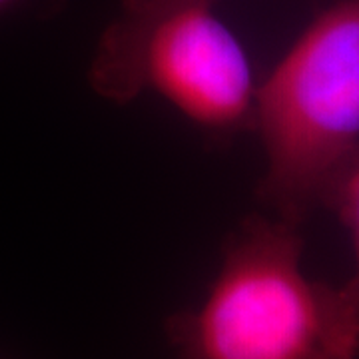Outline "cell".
I'll return each instance as SVG.
<instances>
[{
    "label": "cell",
    "instance_id": "6da1fadb",
    "mask_svg": "<svg viewBox=\"0 0 359 359\" xmlns=\"http://www.w3.org/2000/svg\"><path fill=\"white\" fill-rule=\"evenodd\" d=\"M299 226L250 216L230 231L202 299L166 321L174 359H359L339 287L302 268Z\"/></svg>",
    "mask_w": 359,
    "mask_h": 359
},
{
    "label": "cell",
    "instance_id": "7a4b0ae2",
    "mask_svg": "<svg viewBox=\"0 0 359 359\" xmlns=\"http://www.w3.org/2000/svg\"><path fill=\"white\" fill-rule=\"evenodd\" d=\"M266 156L257 196L302 226L359 148V0H339L257 84L254 126Z\"/></svg>",
    "mask_w": 359,
    "mask_h": 359
},
{
    "label": "cell",
    "instance_id": "3957f363",
    "mask_svg": "<svg viewBox=\"0 0 359 359\" xmlns=\"http://www.w3.org/2000/svg\"><path fill=\"white\" fill-rule=\"evenodd\" d=\"M88 84L116 104L158 96L210 136L254 126L252 62L214 0H122L90 60Z\"/></svg>",
    "mask_w": 359,
    "mask_h": 359
},
{
    "label": "cell",
    "instance_id": "277c9868",
    "mask_svg": "<svg viewBox=\"0 0 359 359\" xmlns=\"http://www.w3.org/2000/svg\"><path fill=\"white\" fill-rule=\"evenodd\" d=\"M321 205L335 212L351 240L353 273L344 285H339V290L359 323V148L332 176L321 196Z\"/></svg>",
    "mask_w": 359,
    "mask_h": 359
},
{
    "label": "cell",
    "instance_id": "5b68a950",
    "mask_svg": "<svg viewBox=\"0 0 359 359\" xmlns=\"http://www.w3.org/2000/svg\"><path fill=\"white\" fill-rule=\"evenodd\" d=\"M25 0H0V16H4L6 13H11L14 8H18Z\"/></svg>",
    "mask_w": 359,
    "mask_h": 359
}]
</instances>
